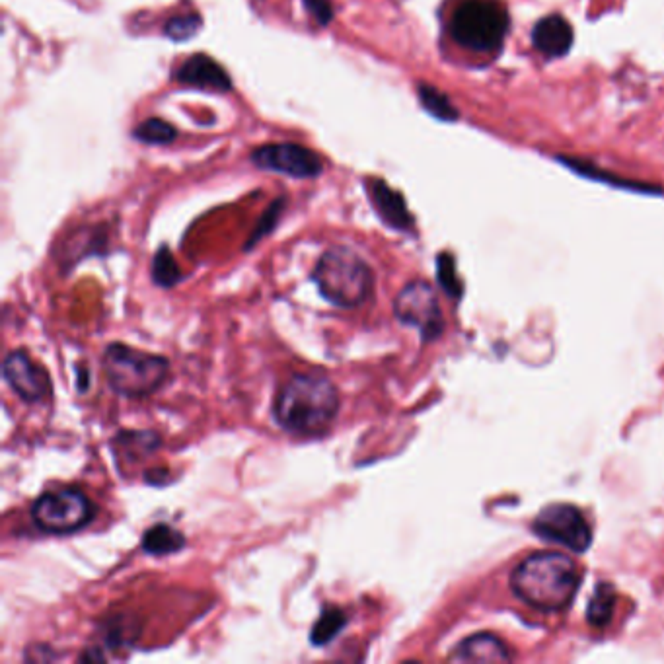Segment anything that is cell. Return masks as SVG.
Here are the masks:
<instances>
[{"instance_id":"1","label":"cell","mask_w":664,"mask_h":664,"mask_svg":"<svg viewBox=\"0 0 664 664\" xmlns=\"http://www.w3.org/2000/svg\"><path fill=\"white\" fill-rule=\"evenodd\" d=\"M339 407V392L330 378L316 372H298L279 388L273 417L291 435L322 437L330 431Z\"/></svg>"},{"instance_id":"2","label":"cell","mask_w":664,"mask_h":664,"mask_svg":"<svg viewBox=\"0 0 664 664\" xmlns=\"http://www.w3.org/2000/svg\"><path fill=\"white\" fill-rule=\"evenodd\" d=\"M581 585L575 559L557 552L526 557L511 577V587L522 602L542 612L565 610Z\"/></svg>"},{"instance_id":"3","label":"cell","mask_w":664,"mask_h":664,"mask_svg":"<svg viewBox=\"0 0 664 664\" xmlns=\"http://www.w3.org/2000/svg\"><path fill=\"white\" fill-rule=\"evenodd\" d=\"M312 281L328 302L347 310L363 306L374 289L369 263L347 246L328 248L312 271Z\"/></svg>"},{"instance_id":"4","label":"cell","mask_w":664,"mask_h":664,"mask_svg":"<svg viewBox=\"0 0 664 664\" xmlns=\"http://www.w3.org/2000/svg\"><path fill=\"white\" fill-rule=\"evenodd\" d=\"M111 390L129 400H141L162 388L170 376V361L160 355L110 343L102 357Z\"/></svg>"},{"instance_id":"5","label":"cell","mask_w":664,"mask_h":664,"mask_svg":"<svg viewBox=\"0 0 664 664\" xmlns=\"http://www.w3.org/2000/svg\"><path fill=\"white\" fill-rule=\"evenodd\" d=\"M450 37L466 51L497 53L509 32V14L499 0H462L448 22Z\"/></svg>"},{"instance_id":"6","label":"cell","mask_w":664,"mask_h":664,"mask_svg":"<svg viewBox=\"0 0 664 664\" xmlns=\"http://www.w3.org/2000/svg\"><path fill=\"white\" fill-rule=\"evenodd\" d=\"M96 513V505L74 487L47 491L39 495L32 505V520L37 530L57 536L86 528Z\"/></svg>"},{"instance_id":"7","label":"cell","mask_w":664,"mask_h":664,"mask_svg":"<svg viewBox=\"0 0 664 664\" xmlns=\"http://www.w3.org/2000/svg\"><path fill=\"white\" fill-rule=\"evenodd\" d=\"M394 314L404 324L423 335L425 341L437 339L444 330L443 312L435 289L427 281H411L394 300Z\"/></svg>"},{"instance_id":"8","label":"cell","mask_w":664,"mask_h":664,"mask_svg":"<svg viewBox=\"0 0 664 664\" xmlns=\"http://www.w3.org/2000/svg\"><path fill=\"white\" fill-rule=\"evenodd\" d=\"M534 532L559 546L569 548L571 552L583 554L591 548L592 530L585 515L565 503H555L540 511V515L534 518Z\"/></svg>"},{"instance_id":"9","label":"cell","mask_w":664,"mask_h":664,"mask_svg":"<svg viewBox=\"0 0 664 664\" xmlns=\"http://www.w3.org/2000/svg\"><path fill=\"white\" fill-rule=\"evenodd\" d=\"M252 162L267 172L283 174L295 180H312L324 172L322 158L298 143H269L252 152Z\"/></svg>"},{"instance_id":"10","label":"cell","mask_w":664,"mask_h":664,"mask_svg":"<svg viewBox=\"0 0 664 664\" xmlns=\"http://www.w3.org/2000/svg\"><path fill=\"white\" fill-rule=\"evenodd\" d=\"M2 376L10 390L26 404H39L51 398V376L24 351L14 349L4 357Z\"/></svg>"},{"instance_id":"11","label":"cell","mask_w":664,"mask_h":664,"mask_svg":"<svg viewBox=\"0 0 664 664\" xmlns=\"http://www.w3.org/2000/svg\"><path fill=\"white\" fill-rule=\"evenodd\" d=\"M365 189L369 195L372 209L376 215L382 219V222L394 230L400 232H409L413 228V215L407 209L406 199L400 191L392 189L380 178H367L365 180Z\"/></svg>"},{"instance_id":"12","label":"cell","mask_w":664,"mask_h":664,"mask_svg":"<svg viewBox=\"0 0 664 664\" xmlns=\"http://www.w3.org/2000/svg\"><path fill=\"white\" fill-rule=\"evenodd\" d=\"M176 80L184 86H193L201 90H213V92H230L232 90V78L224 71L221 63H217L213 57L197 53L191 55L184 65L176 71Z\"/></svg>"},{"instance_id":"13","label":"cell","mask_w":664,"mask_h":664,"mask_svg":"<svg viewBox=\"0 0 664 664\" xmlns=\"http://www.w3.org/2000/svg\"><path fill=\"white\" fill-rule=\"evenodd\" d=\"M454 663H509V647L491 633H478L456 645L448 657Z\"/></svg>"},{"instance_id":"14","label":"cell","mask_w":664,"mask_h":664,"mask_svg":"<svg viewBox=\"0 0 664 664\" xmlns=\"http://www.w3.org/2000/svg\"><path fill=\"white\" fill-rule=\"evenodd\" d=\"M532 43L548 57H563L573 45V28L559 14L546 16L534 26Z\"/></svg>"},{"instance_id":"15","label":"cell","mask_w":664,"mask_h":664,"mask_svg":"<svg viewBox=\"0 0 664 664\" xmlns=\"http://www.w3.org/2000/svg\"><path fill=\"white\" fill-rule=\"evenodd\" d=\"M141 546H143L145 554L154 555V557H164V555L182 552L185 546H187V540H185L184 534L178 528L160 522V524L150 526L147 532L143 534Z\"/></svg>"},{"instance_id":"16","label":"cell","mask_w":664,"mask_h":664,"mask_svg":"<svg viewBox=\"0 0 664 664\" xmlns=\"http://www.w3.org/2000/svg\"><path fill=\"white\" fill-rule=\"evenodd\" d=\"M100 637L104 639L106 647H110V651H117V649H123V647H129L133 645L139 635H141V626L135 618L131 616H111V618H106L102 624H100V629H98Z\"/></svg>"},{"instance_id":"17","label":"cell","mask_w":664,"mask_h":664,"mask_svg":"<svg viewBox=\"0 0 664 664\" xmlns=\"http://www.w3.org/2000/svg\"><path fill=\"white\" fill-rule=\"evenodd\" d=\"M113 448L135 464V460H143L160 448V437L152 431H121L113 439Z\"/></svg>"},{"instance_id":"18","label":"cell","mask_w":664,"mask_h":664,"mask_svg":"<svg viewBox=\"0 0 664 664\" xmlns=\"http://www.w3.org/2000/svg\"><path fill=\"white\" fill-rule=\"evenodd\" d=\"M347 622H349V618L341 608L326 606L322 610L320 618L316 620V624L310 629V643L314 647H324V645L332 643L333 639L347 626Z\"/></svg>"},{"instance_id":"19","label":"cell","mask_w":664,"mask_h":664,"mask_svg":"<svg viewBox=\"0 0 664 664\" xmlns=\"http://www.w3.org/2000/svg\"><path fill=\"white\" fill-rule=\"evenodd\" d=\"M150 275L154 285H158L160 289H174L184 279L178 261L174 259L168 246H160L158 252L154 254Z\"/></svg>"},{"instance_id":"20","label":"cell","mask_w":664,"mask_h":664,"mask_svg":"<svg viewBox=\"0 0 664 664\" xmlns=\"http://www.w3.org/2000/svg\"><path fill=\"white\" fill-rule=\"evenodd\" d=\"M133 137L145 145H172L178 139V131L168 121L150 117L135 127Z\"/></svg>"},{"instance_id":"21","label":"cell","mask_w":664,"mask_h":664,"mask_svg":"<svg viewBox=\"0 0 664 664\" xmlns=\"http://www.w3.org/2000/svg\"><path fill=\"white\" fill-rule=\"evenodd\" d=\"M417 96L419 102L425 110L429 111L433 117L441 119V121H456L458 119V110L452 106V102L448 100V96L443 94L441 90H437L431 84H419L417 86Z\"/></svg>"},{"instance_id":"22","label":"cell","mask_w":664,"mask_h":664,"mask_svg":"<svg viewBox=\"0 0 664 664\" xmlns=\"http://www.w3.org/2000/svg\"><path fill=\"white\" fill-rule=\"evenodd\" d=\"M285 207H287V197L283 195V197H277V199L265 209V213L261 215V219H259L258 224H256L252 236L248 238V242H246V246H244L246 252L252 250V248H254L258 242H261L267 234H271V232L275 230V226L281 221V215H283Z\"/></svg>"},{"instance_id":"23","label":"cell","mask_w":664,"mask_h":664,"mask_svg":"<svg viewBox=\"0 0 664 664\" xmlns=\"http://www.w3.org/2000/svg\"><path fill=\"white\" fill-rule=\"evenodd\" d=\"M614 602H616V596L610 589V585H598V589L591 598V604H589V622L592 626L602 628L610 622L612 612H614Z\"/></svg>"},{"instance_id":"24","label":"cell","mask_w":664,"mask_h":664,"mask_svg":"<svg viewBox=\"0 0 664 664\" xmlns=\"http://www.w3.org/2000/svg\"><path fill=\"white\" fill-rule=\"evenodd\" d=\"M201 26H203L201 16L197 12H189V14L172 16L164 24V34H166V37H170L172 41H187V39L197 36Z\"/></svg>"},{"instance_id":"25","label":"cell","mask_w":664,"mask_h":664,"mask_svg":"<svg viewBox=\"0 0 664 664\" xmlns=\"http://www.w3.org/2000/svg\"><path fill=\"white\" fill-rule=\"evenodd\" d=\"M437 265H439V281H441L444 291L448 295H460V283L456 279V269H454L452 258L448 254H441Z\"/></svg>"},{"instance_id":"26","label":"cell","mask_w":664,"mask_h":664,"mask_svg":"<svg viewBox=\"0 0 664 664\" xmlns=\"http://www.w3.org/2000/svg\"><path fill=\"white\" fill-rule=\"evenodd\" d=\"M306 12L316 20L318 26H330L332 24L333 16H335V8H333V0H302Z\"/></svg>"},{"instance_id":"27","label":"cell","mask_w":664,"mask_h":664,"mask_svg":"<svg viewBox=\"0 0 664 664\" xmlns=\"http://www.w3.org/2000/svg\"><path fill=\"white\" fill-rule=\"evenodd\" d=\"M24 661H28V663H51V661H57V653L49 645H30L24 653Z\"/></svg>"},{"instance_id":"28","label":"cell","mask_w":664,"mask_h":664,"mask_svg":"<svg viewBox=\"0 0 664 664\" xmlns=\"http://www.w3.org/2000/svg\"><path fill=\"white\" fill-rule=\"evenodd\" d=\"M106 659H108L106 653H102V649H98V647H88V649H84V653L78 657L80 663H104Z\"/></svg>"},{"instance_id":"29","label":"cell","mask_w":664,"mask_h":664,"mask_svg":"<svg viewBox=\"0 0 664 664\" xmlns=\"http://www.w3.org/2000/svg\"><path fill=\"white\" fill-rule=\"evenodd\" d=\"M78 390L80 392H86L88 390V372L84 369H80V380H78Z\"/></svg>"}]
</instances>
